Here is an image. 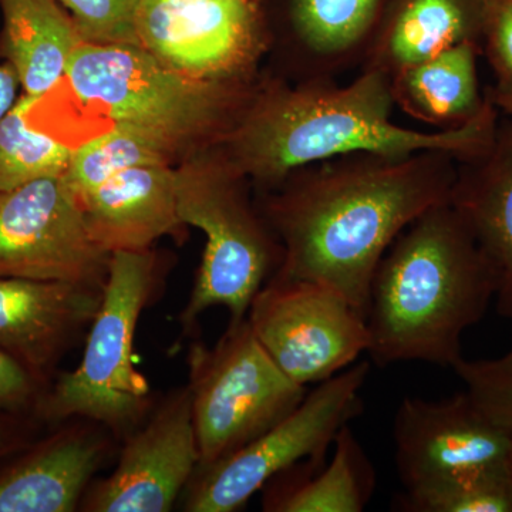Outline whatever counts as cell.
Instances as JSON below:
<instances>
[{"label": "cell", "instance_id": "obj_13", "mask_svg": "<svg viewBox=\"0 0 512 512\" xmlns=\"http://www.w3.org/2000/svg\"><path fill=\"white\" fill-rule=\"evenodd\" d=\"M198 464L191 394L185 386L171 393L143 427L128 434L113 473L87 488L80 510L171 511Z\"/></svg>", "mask_w": 512, "mask_h": 512}, {"label": "cell", "instance_id": "obj_4", "mask_svg": "<svg viewBox=\"0 0 512 512\" xmlns=\"http://www.w3.org/2000/svg\"><path fill=\"white\" fill-rule=\"evenodd\" d=\"M497 281L450 201L424 212L380 259L367 299L369 353L379 366L453 367L464 332L483 319Z\"/></svg>", "mask_w": 512, "mask_h": 512}, {"label": "cell", "instance_id": "obj_32", "mask_svg": "<svg viewBox=\"0 0 512 512\" xmlns=\"http://www.w3.org/2000/svg\"><path fill=\"white\" fill-rule=\"evenodd\" d=\"M494 101L497 106H500L501 109L507 111L512 116V90H495Z\"/></svg>", "mask_w": 512, "mask_h": 512}, {"label": "cell", "instance_id": "obj_7", "mask_svg": "<svg viewBox=\"0 0 512 512\" xmlns=\"http://www.w3.org/2000/svg\"><path fill=\"white\" fill-rule=\"evenodd\" d=\"M188 367L197 470L261 436L306 396V387L289 379L262 348L247 318L229 323L212 348L192 345Z\"/></svg>", "mask_w": 512, "mask_h": 512}, {"label": "cell", "instance_id": "obj_23", "mask_svg": "<svg viewBox=\"0 0 512 512\" xmlns=\"http://www.w3.org/2000/svg\"><path fill=\"white\" fill-rule=\"evenodd\" d=\"M173 157L167 148L143 134L111 128L73 148L63 180L77 198L130 168L171 164Z\"/></svg>", "mask_w": 512, "mask_h": 512}, {"label": "cell", "instance_id": "obj_2", "mask_svg": "<svg viewBox=\"0 0 512 512\" xmlns=\"http://www.w3.org/2000/svg\"><path fill=\"white\" fill-rule=\"evenodd\" d=\"M394 106L392 79L377 70L360 69L345 86L268 80L251 87L217 151L247 180L271 190L299 168L350 154L440 150L466 160L490 146L497 128L491 103L463 126L433 131L394 123Z\"/></svg>", "mask_w": 512, "mask_h": 512}, {"label": "cell", "instance_id": "obj_10", "mask_svg": "<svg viewBox=\"0 0 512 512\" xmlns=\"http://www.w3.org/2000/svg\"><path fill=\"white\" fill-rule=\"evenodd\" d=\"M109 262L63 175L0 191V278L103 288Z\"/></svg>", "mask_w": 512, "mask_h": 512}, {"label": "cell", "instance_id": "obj_16", "mask_svg": "<svg viewBox=\"0 0 512 512\" xmlns=\"http://www.w3.org/2000/svg\"><path fill=\"white\" fill-rule=\"evenodd\" d=\"M76 200L94 244L109 255L147 251L184 227L170 164L130 168Z\"/></svg>", "mask_w": 512, "mask_h": 512}, {"label": "cell", "instance_id": "obj_19", "mask_svg": "<svg viewBox=\"0 0 512 512\" xmlns=\"http://www.w3.org/2000/svg\"><path fill=\"white\" fill-rule=\"evenodd\" d=\"M387 0H289L288 30L301 79L335 80L362 66Z\"/></svg>", "mask_w": 512, "mask_h": 512}, {"label": "cell", "instance_id": "obj_28", "mask_svg": "<svg viewBox=\"0 0 512 512\" xmlns=\"http://www.w3.org/2000/svg\"><path fill=\"white\" fill-rule=\"evenodd\" d=\"M49 379L0 348V412L33 414Z\"/></svg>", "mask_w": 512, "mask_h": 512}, {"label": "cell", "instance_id": "obj_18", "mask_svg": "<svg viewBox=\"0 0 512 512\" xmlns=\"http://www.w3.org/2000/svg\"><path fill=\"white\" fill-rule=\"evenodd\" d=\"M484 0H387L360 69L397 73L463 42L480 45Z\"/></svg>", "mask_w": 512, "mask_h": 512}, {"label": "cell", "instance_id": "obj_27", "mask_svg": "<svg viewBox=\"0 0 512 512\" xmlns=\"http://www.w3.org/2000/svg\"><path fill=\"white\" fill-rule=\"evenodd\" d=\"M69 10L84 42L138 45V0H57Z\"/></svg>", "mask_w": 512, "mask_h": 512}, {"label": "cell", "instance_id": "obj_11", "mask_svg": "<svg viewBox=\"0 0 512 512\" xmlns=\"http://www.w3.org/2000/svg\"><path fill=\"white\" fill-rule=\"evenodd\" d=\"M138 46L198 80L249 79L264 49L254 0H138Z\"/></svg>", "mask_w": 512, "mask_h": 512}, {"label": "cell", "instance_id": "obj_31", "mask_svg": "<svg viewBox=\"0 0 512 512\" xmlns=\"http://www.w3.org/2000/svg\"><path fill=\"white\" fill-rule=\"evenodd\" d=\"M19 77L12 64H0V120L18 101Z\"/></svg>", "mask_w": 512, "mask_h": 512}, {"label": "cell", "instance_id": "obj_25", "mask_svg": "<svg viewBox=\"0 0 512 512\" xmlns=\"http://www.w3.org/2000/svg\"><path fill=\"white\" fill-rule=\"evenodd\" d=\"M404 512H512V468L476 471L404 490Z\"/></svg>", "mask_w": 512, "mask_h": 512}, {"label": "cell", "instance_id": "obj_24", "mask_svg": "<svg viewBox=\"0 0 512 512\" xmlns=\"http://www.w3.org/2000/svg\"><path fill=\"white\" fill-rule=\"evenodd\" d=\"M29 94L16 101L0 120V191L47 177H62L73 148L30 127L26 121Z\"/></svg>", "mask_w": 512, "mask_h": 512}, {"label": "cell", "instance_id": "obj_14", "mask_svg": "<svg viewBox=\"0 0 512 512\" xmlns=\"http://www.w3.org/2000/svg\"><path fill=\"white\" fill-rule=\"evenodd\" d=\"M103 288L0 278V348L49 379L100 308Z\"/></svg>", "mask_w": 512, "mask_h": 512}, {"label": "cell", "instance_id": "obj_8", "mask_svg": "<svg viewBox=\"0 0 512 512\" xmlns=\"http://www.w3.org/2000/svg\"><path fill=\"white\" fill-rule=\"evenodd\" d=\"M367 375L369 362H359L318 383L285 419L217 463L195 471L185 511L242 510L272 478L302 461H325L339 431L362 413L360 392Z\"/></svg>", "mask_w": 512, "mask_h": 512}, {"label": "cell", "instance_id": "obj_20", "mask_svg": "<svg viewBox=\"0 0 512 512\" xmlns=\"http://www.w3.org/2000/svg\"><path fill=\"white\" fill-rule=\"evenodd\" d=\"M332 457L302 461L264 487V511L362 512L372 500L376 473L365 448L346 424L333 441Z\"/></svg>", "mask_w": 512, "mask_h": 512}, {"label": "cell", "instance_id": "obj_17", "mask_svg": "<svg viewBox=\"0 0 512 512\" xmlns=\"http://www.w3.org/2000/svg\"><path fill=\"white\" fill-rule=\"evenodd\" d=\"M450 204L493 268L498 313L512 319V124L497 126L483 153L458 160Z\"/></svg>", "mask_w": 512, "mask_h": 512}, {"label": "cell", "instance_id": "obj_26", "mask_svg": "<svg viewBox=\"0 0 512 512\" xmlns=\"http://www.w3.org/2000/svg\"><path fill=\"white\" fill-rule=\"evenodd\" d=\"M451 369L463 380L468 396L478 409L512 443V349L497 359L461 357Z\"/></svg>", "mask_w": 512, "mask_h": 512}, {"label": "cell", "instance_id": "obj_5", "mask_svg": "<svg viewBox=\"0 0 512 512\" xmlns=\"http://www.w3.org/2000/svg\"><path fill=\"white\" fill-rule=\"evenodd\" d=\"M160 279L151 249L110 255L82 363L49 384L35 410L40 423L83 419L119 436L136 430L153 399L150 383L134 366V338L141 312L157 295Z\"/></svg>", "mask_w": 512, "mask_h": 512}, {"label": "cell", "instance_id": "obj_3", "mask_svg": "<svg viewBox=\"0 0 512 512\" xmlns=\"http://www.w3.org/2000/svg\"><path fill=\"white\" fill-rule=\"evenodd\" d=\"M251 80H198L174 72L138 45L83 42L63 79L30 97V127L74 148L111 128L143 134L173 156L215 141L237 116Z\"/></svg>", "mask_w": 512, "mask_h": 512}, {"label": "cell", "instance_id": "obj_29", "mask_svg": "<svg viewBox=\"0 0 512 512\" xmlns=\"http://www.w3.org/2000/svg\"><path fill=\"white\" fill-rule=\"evenodd\" d=\"M481 40L498 76L497 89L512 90V0H484Z\"/></svg>", "mask_w": 512, "mask_h": 512}, {"label": "cell", "instance_id": "obj_15", "mask_svg": "<svg viewBox=\"0 0 512 512\" xmlns=\"http://www.w3.org/2000/svg\"><path fill=\"white\" fill-rule=\"evenodd\" d=\"M107 431L94 421L73 423L13 454L0 470V512L79 510L109 454Z\"/></svg>", "mask_w": 512, "mask_h": 512}, {"label": "cell", "instance_id": "obj_9", "mask_svg": "<svg viewBox=\"0 0 512 512\" xmlns=\"http://www.w3.org/2000/svg\"><path fill=\"white\" fill-rule=\"evenodd\" d=\"M247 320L276 366L293 382L322 383L369 349L366 318L335 289L271 276Z\"/></svg>", "mask_w": 512, "mask_h": 512}, {"label": "cell", "instance_id": "obj_12", "mask_svg": "<svg viewBox=\"0 0 512 512\" xmlns=\"http://www.w3.org/2000/svg\"><path fill=\"white\" fill-rule=\"evenodd\" d=\"M394 453L404 490L446 478L512 468V443L467 392L443 400L407 397L394 417Z\"/></svg>", "mask_w": 512, "mask_h": 512}, {"label": "cell", "instance_id": "obj_6", "mask_svg": "<svg viewBox=\"0 0 512 512\" xmlns=\"http://www.w3.org/2000/svg\"><path fill=\"white\" fill-rule=\"evenodd\" d=\"M244 175L221 154L197 156L175 170L178 215L184 225L207 237L190 299L181 315L184 330L214 306L228 309L231 320L247 318L256 293L282 261L278 238L252 208Z\"/></svg>", "mask_w": 512, "mask_h": 512}, {"label": "cell", "instance_id": "obj_22", "mask_svg": "<svg viewBox=\"0 0 512 512\" xmlns=\"http://www.w3.org/2000/svg\"><path fill=\"white\" fill-rule=\"evenodd\" d=\"M3 46L25 94L42 96L66 73L84 42L57 0H0Z\"/></svg>", "mask_w": 512, "mask_h": 512}, {"label": "cell", "instance_id": "obj_1", "mask_svg": "<svg viewBox=\"0 0 512 512\" xmlns=\"http://www.w3.org/2000/svg\"><path fill=\"white\" fill-rule=\"evenodd\" d=\"M458 158L440 150L410 156L350 154L289 174L262 217L278 238L275 278L342 293L366 318L370 282L394 239L450 201Z\"/></svg>", "mask_w": 512, "mask_h": 512}, {"label": "cell", "instance_id": "obj_30", "mask_svg": "<svg viewBox=\"0 0 512 512\" xmlns=\"http://www.w3.org/2000/svg\"><path fill=\"white\" fill-rule=\"evenodd\" d=\"M39 424L33 414L0 412V461L29 446Z\"/></svg>", "mask_w": 512, "mask_h": 512}, {"label": "cell", "instance_id": "obj_21", "mask_svg": "<svg viewBox=\"0 0 512 512\" xmlns=\"http://www.w3.org/2000/svg\"><path fill=\"white\" fill-rule=\"evenodd\" d=\"M476 42L458 43L392 77L394 104L412 119L450 130L477 117L488 101L478 90Z\"/></svg>", "mask_w": 512, "mask_h": 512}]
</instances>
